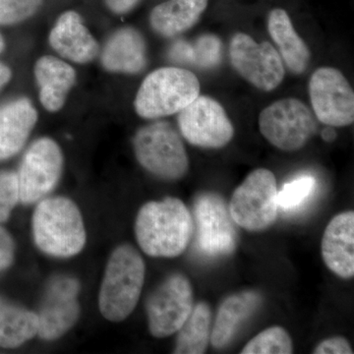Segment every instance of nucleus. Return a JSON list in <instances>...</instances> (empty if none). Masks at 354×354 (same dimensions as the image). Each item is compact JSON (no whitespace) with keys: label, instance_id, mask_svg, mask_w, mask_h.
<instances>
[{"label":"nucleus","instance_id":"423d86ee","mask_svg":"<svg viewBox=\"0 0 354 354\" xmlns=\"http://www.w3.org/2000/svg\"><path fill=\"white\" fill-rule=\"evenodd\" d=\"M139 164L165 180H178L188 171L189 160L183 140L165 121H156L142 127L133 140Z\"/></svg>","mask_w":354,"mask_h":354},{"label":"nucleus","instance_id":"6e6552de","mask_svg":"<svg viewBox=\"0 0 354 354\" xmlns=\"http://www.w3.org/2000/svg\"><path fill=\"white\" fill-rule=\"evenodd\" d=\"M259 127L272 146L285 152L300 150L317 129L308 106L293 97L279 100L267 106L260 114Z\"/></svg>","mask_w":354,"mask_h":354},{"label":"nucleus","instance_id":"9d476101","mask_svg":"<svg viewBox=\"0 0 354 354\" xmlns=\"http://www.w3.org/2000/svg\"><path fill=\"white\" fill-rule=\"evenodd\" d=\"M62 169L64 155L57 142L37 140L26 152L17 174L20 201L32 204L50 194L57 187Z\"/></svg>","mask_w":354,"mask_h":354},{"label":"nucleus","instance_id":"473e14b6","mask_svg":"<svg viewBox=\"0 0 354 354\" xmlns=\"http://www.w3.org/2000/svg\"><path fill=\"white\" fill-rule=\"evenodd\" d=\"M11 79V70L0 62V88L6 85Z\"/></svg>","mask_w":354,"mask_h":354},{"label":"nucleus","instance_id":"7ed1b4c3","mask_svg":"<svg viewBox=\"0 0 354 354\" xmlns=\"http://www.w3.org/2000/svg\"><path fill=\"white\" fill-rule=\"evenodd\" d=\"M32 234L37 246L53 257L68 258L82 251L86 230L75 203L64 197L39 202L32 216Z\"/></svg>","mask_w":354,"mask_h":354},{"label":"nucleus","instance_id":"a211bd4d","mask_svg":"<svg viewBox=\"0 0 354 354\" xmlns=\"http://www.w3.org/2000/svg\"><path fill=\"white\" fill-rule=\"evenodd\" d=\"M102 67L109 72L138 74L147 65L146 41L138 30L124 27L106 41L101 53Z\"/></svg>","mask_w":354,"mask_h":354},{"label":"nucleus","instance_id":"7c9ffc66","mask_svg":"<svg viewBox=\"0 0 354 354\" xmlns=\"http://www.w3.org/2000/svg\"><path fill=\"white\" fill-rule=\"evenodd\" d=\"M12 239L6 230L0 227V271L6 269L13 260Z\"/></svg>","mask_w":354,"mask_h":354},{"label":"nucleus","instance_id":"412c9836","mask_svg":"<svg viewBox=\"0 0 354 354\" xmlns=\"http://www.w3.org/2000/svg\"><path fill=\"white\" fill-rule=\"evenodd\" d=\"M208 0H167L153 9L150 24L160 36L171 38L196 24Z\"/></svg>","mask_w":354,"mask_h":354},{"label":"nucleus","instance_id":"aec40b11","mask_svg":"<svg viewBox=\"0 0 354 354\" xmlns=\"http://www.w3.org/2000/svg\"><path fill=\"white\" fill-rule=\"evenodd\" d=\"M35 77L44 108L51 113L62 109L75 84L76 72L73 67L59 58L43 57L35 65Z\"/></svg>","mask_w":354,"mask_h":354},{"label":"nucleus","instance_id":"2eb2a0df","mask_svg":"<svg viewBox=\"0 0 354 354\" xmlns=\"http://www.w3.org/2000/svg\"><path fill=\"white\" fill-rule=\"evenodd\" d=\"M321 252L330 272L341 279L354 276V213L335 216L324 232Z\"/></svg>","mask_w":354,"mask_h":354},{"label":"nucleus","instance_id":"20e7f679","mask_svg":"<svg viewBox=\"0 0 354 354\" xmlns=\"http://www.w3.org/2000/svg\"><path fill=\"white\" fill-rule=\"evenodd\" d=\"M200 95L195 74L179 67H162L146 77L135 99L137 114L157 120L180 113Z\"/></svg>","mask_w":354,"mask_h":354},{"label":"nucleus","instance_id":"0eeeda50","mask_svg":"<svg viewBox=\"0 0 354 354\" xmlns=\"http://www.w3.org/2000/svg\"><path fill=\"white\" fill-rule=\"evenodd\" d=\"M278 185L267 169L251 172L234 190L228 208L236 225L258 232L268 230L278 218Z\"/></svg>","mask_w":354,"mask_h":354},{"label":"nucleus","instance_id":"4be33fe9","mask_svg":"<svg viewBox=\"0 0 354 354\" xmlns=\"http://www.w3.org/2000/svg\"><path fill=\"white\" fill-rule=\"evenodd\" d=\"M270 36L281 50V57L293 73L301 74L308 67L310 51L304 39L298 36L290 16L283 9L271 11L268 19Z\"/></svg>","mask_w":354,"mask_h":354},{"label":"nucleus","instance_id":"1a4fd4ad","mask_svg":"<svg viewBox=\"0 0 354 354\" xmlns=\"http://www.w3.org/2000/svg\"><path fill=\"white\" fill-rule=\"evenodd\" d=\"M194 307V293L187 277L174 274L158 286L147 301L149 330L158 339L178 332Z\"/></svg>","mask_w":354,"mask_h":354},{"label":"nucleus","instance_id":"2f4dec72","mask_svg":"<svg viewBox=\"0 0 354 354\" xmlns=\"http://www.w3.org/2000/svg\"><path fill=\"white\" fill-rule=\"evenodd\" d=\"M141 0H104L111 12L122 15L130 12Z\"/></svg>","mask_w":354,"mask_h":354},{"label":"nucleus","instance_id":"f03ea898","mask_svg":"<svg viewBox=\"0 0 354 354\" xmlns=\"http://www.w3.org/2000/svg\"><path fill=\"white\" fill-rule=\"evenodd\" d=\"M146 266L131 245L118 246L111 254L99 295L102 315L111 322L125 320L138 304L145 283Z\"/></svg>","mask_w":354,"mask_h":354},{"label":"nucleus","instance_id":"72a5a7b5","mask_svg":"<svg viewBox=\"0 0 354 354\" xmlns=\"http://www.w3.org/2000/svg\"><path fill=\"white\" fill-rule=\"evenodd\" d=\"M337 137V133L332 127L325 128L322 132V138L326 142H333Z\"/></svg>","mask_w":354,"mask_h":354},{"label":"nucleus","instance_id":"4468645a","mask_svg":"<svg viewBox=\"0 0 354 354\" xmlns=\"http://www.w3.org/2000/svg\"><path fill=\"white\" fill-rule=\"evenodd\" d=\"M78 281L69 277H57L50 281L38 315V335L46 341H55L66 334L80 316Z\"/></svg>","mask_w":354,"mask_h":354},{"label":"nucleus","instance_id":"c756f323","mask_svg":"<svg viewBox=\"0 0 354 354\" xmlns=\"http://www.w3.org/2000/svg\"><path fill=\"white\" fill-rule=\"evenodd\" d=\"M313 353L315 354H353L351 344L346 337H332L319 342Z\"/></svg>","mask_w":354,"mask_h":354},{"label":"nucleus","instance_id":"a878e982","mask_svg":"<svg viewBox=\"0 0 354 354\" xmlns=\"http://www.w3.org/2000/svg\"><path fill=\"white\" fill-rule=\"evenodd\" d=\"M293 342L290 334L279 326L268 328L247 342L241 354H290Z\"/></svg>","mask_w":354,"mask_h":354},{"label":"nucleus","instance_id":"f257e3e1","mask_svg":"<svg viewBox=\"0 0 354 354\" xmlns=\"http://www.w3.org/2000/svg\"><path fill=\"white\" fill-rule=\"evenodd\" d=\"M193 230L190 209L174 197L146 203L135 221L137 242L151 257L181 255L192 241Z\"/></svg>","mask_w":354,"mask_h":354},{"label":"nucleus","instance_id":"c85d7f7f","mask_svg":"<svg viewBox=\"0 0 354 354\" xmlns=\"http://www.w3.org/2000/svg\"><path fill=\"white\" fill-rule=\"evenodd\" d=\"M20 201L19 183L14 172L0 174V223L6 221Z\"/></svg>","mask_w":354,"mask_h":354},{"label":"nucleus","instance_id":"f8f14e48","mask_svg":"<svg viewBox=\"0 0 354 354\" xmlns=\"http://www.w3.org/2000/svg\"><path fill=\"white\" fill-rule=\"evenodd\" d=\"M312 108L320 122L348 127L354 120V93L346 77L333 67H321L309 81Z\"/></svg>","mask_w":354,"mask_h":354},{"label":"nucleus","instance_id":"f704fd0d","mask_svg":"<svg viewBox=\"0 0 354 354\" xmlns=\"http://www.w3.org/2000/svg\"><path fill=\"white\" fill-rule=\"evenodd\" d=\"M4 48V39L2 38L1 35H0V53L3 50Z\"/></svg>","mask_w":354,"mask_h":354},{"label":"nucleus","instance_id":"ddd939ff","mask_svg":"<svg viewBox=\"0 0 354 354\" xmlns=\"http://www.w3.org/2000/svg\"><path fill=\"white\" fill-rule=\"evenodd\" d=\"M230 57L234 69L265 92L278 87L285 78L281 58L268 41L258 44L248 35L237 32L230 41Z\"/></svg>","mask_w":354,"mask_h":354},{"label":"nucleus","instance_id":"b1692460","mask_svg":"<svg viewBox=\"0 0 354 354\" xmlns=\"http://www.w3.org/2000/svg\"><path fill=\"white\" fill-rule=\"evenodd\" d=\"M212 330V310L205 301L198 302L183 327L177 332L174 353L202 354L208 349Z\"/></svg>","mask_w":354,"mask_h":354},{"label":"nucleus","instance_id":"bb28decb","mask_svg":"<svg viewBox=\"0 0 354 354\" xmlns=\"http://www.w3.org/2000/svg\"><path fill=\"white\" fill-rule=\"evenodd\" d=\"M316 185L314 177L304 176L285 184L278 192L279 208L292 209L300 206L310 196Z\"/></svg>","mask_w":354,"mask_h":354},{"label":"nucleus","instance_id":"5701e85b","mask_svg":"<svg viewBox=\"0 0 354 354\" xmlns=\"http://www.w3.org/2000/svg\"><path fill=\"white\" fill-rule=\"evenodd\" d=\"M38 330L36 313L0 300V346L18 348L38 335Z\"/></svg>","mask_w":354,"mask_h":354},{"label":"nucleus","instance_id":"f3484780","mask_svg":"<svg viewBox=\"0 0 354 354\" xmlns=\"http://www.w3.org/2000/svg\"><path fill=\"white\" fill-rule=\"evenodd\" d=\"M50 44L60 57L80 64L93 62L100 51L97 41L75 11L59 16L51 30Z\"/></svg>","mask_w":354,"mask_h":354},{"label":"nucleus","instance_id":"dca6fc26","mask_svg":"<svg viewBox=\"0 0 354 354\" xmlns=\"http://www.w3.org/2000/svg\"><path fill=\"white\" fill-rule=\"evenodd\" d=\"M263 297L259 291H239L225 297L216 313L209 342L216 349L227 348L242 326L260 309Z\"/></svg>","mask_w":354,"mask_h":354},{"label":"nucleus","instance_id":"cd10ccee","mask_svg":"<svg viewBox=\"0 0 354 354\" xmlns=\"http://www.w3.org/2000/svg\"><path fill=\"white\" fill-rule=\"evenodd\" d=\"M44 0H0V25H13L35 15Z\"/></svg>","mask_w":354,"mask_h":354},{"label":"nucleus","instance_id":"39448f33","mask_svg":"<svg viewBox=\"0 0 354 354\" xmlns=\"http://www.w3.org/2000/svg\"><path fill=\"white\" fill-rule=\"evenodd\" d=\"M193 237L198 253L208 259L227 257L236 250L239 236L225 200L215 192L195 197L192 212Z\"/></svg>","mask_w":354,"mask_h":354},{"label":"nucleus","instance_id":"393cba45","mask_svg":"<svg viewBox=\"0 0 354 354\" xmlns=\"http://www.w3.org/2000/svg\"><path fill=\"white\" fill-rule=\"evenodd\" d=\"M221 39L215 35L206 34L193 43L177 41L169 51V58L176 64H190L199 68L216 67L221 60Z\"/></svg>","mask_w":354,"mask_h":354},{"label":"nucleus","instance_id":"9b49d317","mask_svg":"<svg viewBox=\"0 0 354 354\" xmlns=\"http://www.w3.org/2000/svg\"><path fill=\"white\" fill-rule=\"evenodd\" d=\"M178 113L179 129L191 145L220 149L234 138V125L225 109L208 95H198Z\"/></svg>","mask_w":354,"mask_h":354},{"label":"nucleus","instance_id":"6ab92c4d","mask_svg":"<svg viewBox=\"0 0 354 354\" xmlns=\"http://www.w3.org/2000/svg\"><path fill=\"white\" fill-rule=\"evenodd\" d=\"M38 120V113L25 97L0 108V160L13 157L24 147Z\"/></svg>","mask_w":354,"mask_h":354}]
</instances>
